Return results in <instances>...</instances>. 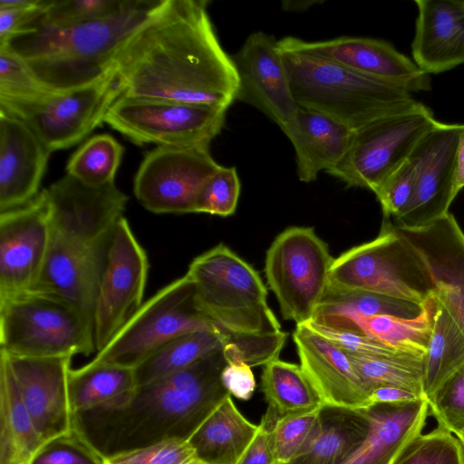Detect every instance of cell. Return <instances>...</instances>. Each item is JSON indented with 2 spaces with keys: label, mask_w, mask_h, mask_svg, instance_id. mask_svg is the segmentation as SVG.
Wrapping results in <instances>:
<instances>
[{
  "label": "cell",
  "mask_w": 464,
  "mask_h": 464,
  "mask_svg": "<svg viewBox=\"0 0 464 464\" xmlns=\"http://www.w3.org/2000/svg\"><path fill=\"white\" fill-rule=\"evenodd\" d=\"M436 300L433 294L412 318L393 315L334 316L312 320L342 330L362 334L399 352L425 355L431 335Z\"/></svg>",
  "instance_id": "obj_28"
},
{
  "label": "cell",
  "mask_w": 464,
  "mask_h": 464,
  "mask_svg": "<svg viewBox=\"0 0 464 464\" xmlns=\"http://www.w3.org/2000/svg\"><path fill=\"white\" fill-rule=\"evenodd\" d=\"M50 232L45 189L27 204L0 212V299L33 288L45 261Z\"/></svg>",
  "instance_id": "obj_17"
},
{
  "label": "cell",
  "mask_w": 464,
  "mask_h": 464,
  "mask_svg": "<svg viewBox=\"0 0 464 464\" xmlns=\"http://www.w3.org/2000/svg\"><path fill=\"white\" fill-rule=\"evenodd\" d=\"M366 388L399 387L426 399L423 392L424 356L398 354L365 356L347 353Z\"/></svg>",
  "instance_id": "obj_36"
},
{
  "label": "cell",
  "mask_w": 464,
  "mask_h": 464,
  "mask_svg": "<svg viewBox=\"0 0 464 464\" xmlns=\"http://www.w3.org/2000/svg\"><path fill=\"white\" fill-rule=\"evenodd\" d=\"M393 464H464V449L454 434L438 426L418 435Z\"/></svg>",
  "instance_id": "obj_39"
},
{
  "label": "cell",
  "mask_w": 464,
  "mask_h": 464,
  "mask_svg": "<svg viewBox=\"0 0 464 464\" xmlns=\"http://www.w3.org/2000/svg\"><path fill=\"white\" fill-rule=\"evenodd\" d=\"M421 304L362 290H336L327 287L312 320L334 316L393 315L417 316Z\"/></svg>",
  "instance_id": "obj_35"
},
{
  "label": "cell",
  "mask_w": 464,
  "mask_h": 464,
  "mask_svg": "<svg viewBox=\"0 0 464 464\" xmlns=\"http://www.w3.org/2000/svg\"><path fill=\"white\" fill-rule=\"evenodd\" d=\"M49 0H0V45L24 34L44 14Z\"/></svg>",
  "instance_id": "obj_48"
},
{
  "label": "cell",
  "mask_w": 464,
  "mask_h": 464,
  "mask_svg": "<svg viewBox=\"0 0 464 464\" xmlns=\"http://www.w3.org/2000/svg\"><path fill=\"white\" fill-rule=\"evenodd\" d=\"M230 57L238 78L235 102L257 109L280 128L289 122L299 105L278 41L262 31L254 32Z\"/></svg>",
  "instance_id": "obj_18"
},
{
  "label": "cell",
  "mask_w": 464,
  "mask_h": 464,
  "mask_svg": "<svg viewBox=\"0 0 464 464\" xmlns=\"http://www.w3.org/2000/svg\"><path fill=\"white\" fill-rule=\"evenodd\" d=\"M428 403L439 427L456 436L464 431V366L440 386Z\"/></svg>",
  "instance_id": "obj_45"
},
{
  "label": "cell",
  "mask_w": 464,
  "mask_h": 464,
  "mask_svg": "<svg viewBox=\"0 0 464 464\" xmlns=\"http://www.w3.org/2000/svg\"><path fill=\"white\" fill-rule=\"evenodd\" d=\"M201 330L219 331L198 308L194 285L185 275L143 303L112 340L88 363L134 369L166 342Z\"/></svg>",
  "instance_id": "obj_9"
},
{
  "label": "cell",
  "mask_w": 464,
  "mask_h": 464,
  "mask_svg": "<svg viewBox=\"0 0 464 464\" xmlns=\"http://www.w3.org/2000/svg\"><path fill=\"white\" fill-rule=\"evenodd\" d=\"M133 1L49 0L43 15L34 24L59 27L92 22L114 15Z\"/></svg>",
  "instance_id": "obj_38"
},
{
  "label": "cell",
  "mask_w": 464,
  "mask_h": 464,
  "mask_svg": "<svg viewBox=\"0 0 464 464\" xmlns=\"http://www.w3.org/2000/svg\"><path fill=\"white\" fill-rule=\"evenodd\" d=\"M44 442L73 428L68 395L72 357L27 358L0 352Z\"/></svg>",
  "instance_id": "obj_20"
},
{
  "label": "cell",
  "mask_w": 464,
  "mask_h": 464,
  "mask_svg": "<svg viewBox=\"0 0 464 464\" xmlns=\"http://www.w3.org/2000/svg\"><path fill=\"white\" fill-rule=\"evenodd\" d=\"M370 421L368 434L343 464H393L421 433L430 412L427 399L401 403H378L363 408Z\"/></svg>",
  "instance_id": "obj_25"
},
{
  "label": "cell",
  "mask_w": 464,
  "mask_h": 464,
  "mask_svg": "<svg viewBox=\"0 0 464 464\" xmlns=\"http://www.w3.org/2000/svg\"><path fill=\"white\" fill-rule=\"evenodd\" d=\"M0 352L27 358L96 352L93 320L53 296L26 291L0 299Z\"/></svg>",
  "instance_id": "obj_7"
},
{
  "label": "cell",
  "mask_w": 464,
  "mask_h": 464,
  "mask_svg": "<svg viewBox=\"0 0 464 464\" xmlns=\"http://www.w3.org/2000/svg\"><path fill=\"white\" fill-rule=\"evenodd\" d=\"M105 464H203L188 440L172 438L105 458Z\"/></svg>",
  "instance_id": "obj_44"
},
{
  "label": "cell",
  "mask_w": 464,
  "mask_h": 464,
  "mask_svg": "<svg viewBox=\"0 0 464 464\" xmlns=\"http://www.w3.org/2000/svg\"><path fill=\"white\" fill-rule=\"evenodd\" d=\"M254 440L237 464H277L270 443L269 431L259 423Z\"/></svg>",
  "instance_id": "obj_51"
},
{
  "label": "cell",
  "mask_w": 464,
  "mask_h": 464,
  "mask_svg": "<svg viewBox=\"0 0 464 464\" xmlns=\"http://www.w3.org/2000/svg\"><path fill=\"white\" fill-rule=\"evenodd\" d=\"M186 275L198 308L219 331L268 334L281 325L267 304V290L255 268L224 244L195 257Z\"/></svg>",
  "instance_id": "obj_6"
},
{
  "label": "cell",
  "mask_w": 464,
  "mask_h": 464,
  "mask_svg": "<svg viewBox=\"0 0 464 464\" xmlns=\"http://www.w3.org/2000/svg\"><path fill=\"white\" fill-rule=\"evenodd\" d=\"M164 0H134L125 10L99 20L67 25L34 24L0 46L8 47L52 92L90 84L112 69L131 36Z\"/></svg>",
  "instance_id": "obj_4"
},
{
  "label": "cell",
  "mask_w": 464,
  "mask_h": 464,
  "mask_svg": "<svg viewBox=\"0 0 464 464\" xmlns=\"http://www.w3.org/2000/svg\"><path fill=\"white\" fill-rule=\"evenodd\" d=\"M240 194V180L235 167L221 166L201 187L194 213L227 217L235 213Z\"/></svg>",
  "instance_id": "obj_40"
},
{
  "label": "cell",
  "mask_w": 464,
  "mask_h": 464,
  "mask_svg": "<svg viewBox=\"0 0 464 464\" xmlns=\"http://www.w3.org/2000/svg\"><path fill=\"white\" fill-rule=\"evenodd\" d=\"M251 368L245 362L227 363L221 380L230 395L241 401H248L253 396L256 382Z\"/></svg>",
  "instance_id": "obj_50"
},
{
  "label": "cell",
  "mask_w": 464,
  "mask_h": 464,
  "mask_svg": "<svg viewBox=\"0 0 464 464\" xmlns=\"http://www.w3.org/2000/svg\"><path fill=\"white\" fill-rule=\"evenodd\" d=\"M463 366L464 334L436 300L432 332L424 356L423 392L427 401Z\"/></svg>",
  "instance_id": "obj_34"
},
{
  "label": "cell",
  "mask_w": 464,
  "mask_h": 464,
  "mask_svg": "<svg viewBox=\"0 0 464 464\" xmlns=\"http://www.w3.org/2000/svg\"><path fill=\"white\" fill-rule=\"evenodd\" d=\"M148 271L146 252L122 217L114 229L94 307L97 353L112 340L143 304Z\"/></svg>",
  "instance_id": "obj_15"
},
{
  "label": "cell",
  "mask_w": 464,
  "mask_h": 464,
  "mask_svg": "<svg viewBox=\"0 0 464 464\" xmlns=\"http://www.w3.org/2000/svg\"><path fill=\"white\" fill-rule=\"evenodd\" d=\"M317 412L286 416L267 429L277 464H287L299 453L314 428Z\"/></svg>",
  "instance_id": "obj_46"
},
{
  "label": "cell",
  "mask_w": 464,
  "mask_h": 464,
  "mask_svg": "<svg viewBox=\"0 0 464 464\" xmlns=\"http://www.w3.org/2000/svg\"><path fill=\"white\" fill-rule=\"evenodd\" d=\"M278 47L296 103L332 117L353 132L419 102L411 92L396 85L323 58Z\"/></svg>",
  "instance_id": "obj_5"
},
{
  "label": "cell",
  "mask_w": 464,
  "mask_h": 464,
  "mask_svg": "<svg viewBox=\"0 0 464 464\" xmlns=\"http://www.w3.org/2000/svg\"><path fill=\"white\" fill-rule=\"evenodd\" d=\"M415 178V165L409 158L376 190L374 194L383 218H396L407 208L413 195Z\"/></svg>",
  "instance_id": "obj_47"
},
{
  "label": "cell",
  "mask_w": 464,
  "mask_h": 464,
  "mask_svg": "<svg viewBox=\"0 0 464 464\" xmlns=\"http://www.w3.org/2000/svg\"><path fill=\"white\" fill-rule=\"evenodd\" d=\"M261 389L267 410L260 423L268 430L281 418L314 412L324 404L301 366L278 358L265 365Z\"/></svg>",
  "instance_id": "obj_30"
},
{
  "label": "cell",
  "mask_w": 464,
  "mask_h": 464,
  "mask_svg": "<svg viewBox=\"0 0 464 464\" xmlns=\"http://www.w3.org/2000/svg\"><path fill=\"white\" fill-rule=\"evenodd\" d=\"M464 188V131L459 137L458 151L455 181L453 188V195L456 198L459 192Z\"/></svg>",
  "instance_id": "obj_53"
},
{
  "label": "cell",
  "mask_w": 464,
  "mask_h": 464,
  "mask_svg": "<svg viewBox=\"0 0 464 464\" xmlns=\"http://www.w3.org/2000/svg\"><path fill=\"white\" fill-rule=\"evenodd\" d=\"M259 429L235 406L231 395L188 439L203 464H237Z\"/></svg>",
  "instance_id": "obj_29"
},
{
  "label": "cell",
  "mask_w": 464,
  "mask_h": 464,
  "mask_svg": "<svg viewBox=\"0 0 464 464\" xmlns=\"http://www.w3.org/2000/svg\"><path fill=\"white\" fill-rule=\"evenodd\" d=\"M305 324L346 353L365 356H392L405 353L356 332L333 328L312 320Z\"/></svg>",
  "instance_id": "obj_49"
},
{
  "label": "cell",
  "mask_w": 464,
  "mask_h": 464,
  "mask_svg": "<svg viewBox=\"0 0 464 464\" xmlns=\"http://www.w3.org/2000/svg\"><path fill=\"white\" fill-rule=\"evenodd\" d=\"M45 190L51 209L50 242L30 291L61 299L93 320L114 229L128 197L115 183L92 187L67 174Z\"/></svg>",
  "instance_id": "obj_3"
},
{
  "label": "cell",
  "mask_w": 464,
  "mask_h": 464,
  "mask_svg": "<svg viewBox=\"0 0 464 464\" xmlns=\"http://www.w3.org/2000/svg\"><path fill=\"white\" fill-rule=\"evenodd\" d=\"M123 151L122 145L111 135H94L71 156L66 173L88 186L113 184Z\"/></svg>",
  "instance_id": "obj_37"
},
{
  "label": "cell",
  "mask_w": 464,
  "mask_h": 464,
  "mask_svg": "<svg viewBox=\"0 0 464 464\" xmlns=\"http://www.w3.org/2000/svg\"><path fill=\"white\" fill-rule=\"evenodd\" d=\"M328 287L362 290L421 304L433 294L424 263L390 218L379 235L334 259Z\"/></svg>",
  "instance_id": "obj_8"
},
{
  "label": "cell",
  "mask_w": 464,
  "mask_h": 464,
  "mask_svg": "<svg viewBox=\"0 0 464 464\" xmlns=\"http://www.w3.org/2000/svg\"><path fill=\"white\" fill-rule=\"evenodd\" d=\"M300 366L324 404L363 409L370 392L348 354L305 324L293 334Z\"/></svg>",
  "instance_id": "obj_22"
},
{
  "label": "cell",
  "mask_w": 464,
  "mask_h": 464,
  "mask_svg": "<svg viewBox=\"0 0 464 464\" xmlns=\"http://www.w3.org/2000/svg\"><path fill=\"white\" fill-rule=\"evenodd\" d=\"M227 110L169 100L120 96L104 122L136 145H208L220 133Z\"/></svg>",
  "instance_id": "obj_13"
},
{
  "label": "cell",
  "mask_w": 464,
  "mask_h": 464,
  "mask_svg": "<svg viewBox=\"0 0 464 464\" xmlns=\"http://www.w3.org/2000/svg\"><path fill=\"white\" fill-rule=\"evenodd\" d=\"M227 334L215 330H201L166 342L134 368L137 387L178 372L220 349Z\"/></svg>",
  "instance_id": "obj_33"
},
{
  "label": "cell",
  "mask_w": 464,
  "mask_h": 464,
  "mask_svg": "<svg viewBox=\"0 0 464 464\" xmlns=\"http://www.w3.org/2000/svg\"><path fill=\"white\" fill-rule=\"evenodd\" d=\"M29 464H105V458L73 427L44 442Z\"/></svg>",
  "instance_id": "obj_43"
},
{
  "label": "cell",
  "mask_w": 464,
  "mask_h": 464,
  "mask_svg": "<svg viewBox=\"0 0 464 464\" xmlns=\"http://www.w3.org/2000/svg\"><path fill=\"white\" fill-rule=\"evenodd\" d=\"M278 44L323 58L410 92L430 89V74L384 40L341 36L308 42L285 36L278 41Z\"/></svg>",
  "instance_id": "obj_19"
},
{
  "label": "cell",
  "mask_w": 464,
  "mask_h": 464,
  "mask_svg": "<svg viewBox=\"0 0 464 464\" xmlns=\"http://www.w3.org/2000/svg\"><path fill=\"white\" fill-rule=\"evenodd\" d=\"M220 165L209 146H157L147 152L134 177L137 200L156 214L194 213L197 196Z\"/></svg>",
  "instance_id": "obj_14"
},
{
  "label": "cell",
  "mask_w": 464,
  "mask_h": 464,
  "mask_svg": "<svg viewBox=\"0 0 464 464\" xmlns=\"http://www.w3.org/2000/svg\"><path fill=\"white\" fill-rule=\"evenodd\" d=\"M121 96L116 65L101 79L82 87L53 92L25 102H0V111L24 121L52 153L68 149L104 122Z\"/></svg>",
  "instance_id": "obj_12"
},
{
  "label": "cell",
  "mask_w": 464,
  "mask_h": 464,
  "mask_svg": "<svg viewBox=\"0 0 464 464\" xmlns=\"http://www.w3.org/2000/svg\"><path fill=\"white\" fill-rule=\"evenodd\" d=\"M137 388L134 369L111 364L70 369L68 395L72 415L98 408L117 407Z\"/></svg>",
  "instance_id": "obj_32"
},
{
  "label": "cell",
  "mask_w": 464,
  "mask_h": 464,
  "mask_svg": "<svg viewBox=\"0 0 464 464\" xmlns=\"http://www.w3.org/2000/svg\"><path fill=\"white\" fill-rule=\"evenodd\" d=\"M464 124L439 121L419 141L410 159L415 165L411 200L395 225L416 228L431 224L450 211L454 200L457 151Z\"/></svg>",
  "instance_id": "obj_16"
},
{
  "label": "cell",
  "mask_w": 464,
  "mask_h": 464,
  "mask_svg": "<svg viewBox=\"0 0 464 464\" xmlns=\"http://www.w3.org/2000/svg\"><path fill=\"white\" fill-rule=\"evenodd\" d=\"M425 399L410 391L395 386L374 388L369 395V406L378 403H401Z\"/></svg>",
  "instance_id": "obj_52"
},
{
  "label": "cell",
  "mask_w": 464,
  "mask_h": 464,
  "mask_svg": "<svg viewBox=\"0 0 464 464\" xmlns=\"http://www.w3.org/2000/svg\"><path fill=\"white\" fill-rule=\"evenodd\" d=\"M206 0H164L116 60L121 96L227 110L238 78L220 44Z\"/></svg>",
  "instance_id": "obj_1"
},
{
  "label": "cell",
  "mask_w": 464,
  "mask_h": 464,
  "mask_svg": "<svg viewBox=\"0 0 464 464\" xmlns=\"http://www.w3.org/2000/svg\"><path fill=\"white\" fill-rule=\"evenodd\" d=\"M334 259L312 227H292L275 238L265 272L283 318L296 324L313 319L328 287Z\"/></svg>",
  "instance_id": "obj_11"
},
{
  "label": "cell",
  "mask_w": 464,
  "mask_h": 464,
  "mask_svg": "<svg viewBox=\"0 0 464 464\" xmlns=\"http://www.w3.org/2000/svg\"><path fill=\"white\" fill-rule=\"evenodd\" d=\"M281 130L295 149L297 177L304 183L333 169L344 156L353 136L352 130L332 117L301 106Z\"/></svg>",
  "instance_id": "obj_26"
},
{
  "label": "cell",
  "mask_w": 464,
  "mask_h": 464,
  "mask_svg": "<svg viewBox=\"0 0 464 464\" xmlns=\"http://www.w3.org/2000/svg\"><path fill=\"white\" fill-rule=\"evenodd\" d=\"M369 428L363 409L324 404L303 448L287 464H343L363 442Z\"/></svg>",
  "instance_id": "obj_27"
},
{
  "label": "cell",
  "mask_w": 464,
  "mask_h": 464,
  "mask_svg": "<svg viewBox=\"0 0 464 464\" xmlns=\"http://www.w3.org/2000/svg\"><path fill=\"white\" fill-rule=\"evenodd\" d=\"M44 440L0 357V464H29Z\"/></svg>",
  "instance_id": "obj_31"
},
{
  "label": "cell",
  "mask_w": 464,
  "mask_h": 464,
  "mask_svg": "<svg viewBox=\"0 0 464 464\" xmlns=\"http://www.w3.org/2000/svg\"><path fill=\"white\" fill-rule=\"evenodd\" d=\"M223 347L163 379L138 386L127 401L72 415L73 427L104 457L167 439L188 440L230 393Z\"/></svg>",
  "instance_id": "obj_2"
},
{
  "label": "cell",
  "mask_w": 464,
  "mask_h": 464,
  "mask_svg": "<svg viewBox=\"0 0 464 464\" xmlns=\"http://www.w3.org/2000/svg\"><path fill=\"white\" fill-rule=\"evenodd\" d=\"M415 4L414 63L429 74L464 63V0H417Z\"/></svg>",
  "instance_id": "obj_24"
},
{
  "label": "cell",
  "mask_w": 464,
  "mask_h": 464,
  "mask_svg": "<svg viewBox=\"0 0 464 464\" xmlns=\"http://www.w3.org/2000/svg\"><path fill=\"white\" fill-rule=\"evenodd\" d=\"M438 122L430 108L420 102L379 118L353 132L344 156L326 173L347 188L375 193Z\"/></svg>",
  "instance_id": "obj_10"
},
{
  "label": "cell",
  "mask_w": 464,
  "mask_h": 464,
  "mask_svg": "<svg viewBox=\"0 0 464 464\" xmlns=\"http://www.w3.org/2000/svg\"><path fill=\"white\" fill-rule=\"evenodd\" d=\"M457 438L459 439V440L460 441V443L464 449V431L461 432L460 434L457 435Z\"/></svg>",
  "instance_id": "obj_54"
},
{
  "label": "cell",
  "mask_w": 464,
  "mask_h": 464,
  "mask_svg": "<svg viewBox=\"0 0 464 464\" xmlns=\"http://www.w3.org/2000/svg\"><path fill=\"white\" fill-rule=\"evenodd\" d=\"M287 334L281 331L268 334H228L223 345L227 363L245 362L250 367L266 365L277 359Z\"/></svg>",
  "instance_id": "obj_42"
},
{
  "label": "cell",
  "mask_w": 464,
  "mask_h": 464,
  "mask_svg": "<svg viewBox=\"0 0 464 464\" xmlns=\"http://www.w3.org/2000/svg\"><path fill=\"white\" fill-rule=\"evenodd\" d=\"M50 92L20 57L0 46V102L32 101Z\"/></svg>",
  "instance_id": "obj_41"
},
{
  "label": "cell",
  "mask_w": 464,
  "mask_h": 464,
  "mask_svg": "<svg viewBox=\"0 0 464 464\" xmlns=\"http://www.w3.org/2000/svg\"><path fill=\"white\" fill-rule=\"evenodd\" d=\"M427 267L433 295L464 334V232L451 213L421 227L396 226Z\"/></svg>",
  "instance_id": "obj_21"
},
{
  "label": "cell",
  "mask_w": 464,
  "mask_h": 464,
  "mask_svg": "<svg viewBox=\"0 0 464 464\" xmlns=\"http://www.w3.org/2000/svg\"><path fill=\"white\" fill-rule=\"evenodd\" d=\"M50 154L24 121L0 111V212L39 194Z\"/></svg>",
  "instance_id": "obj_23"
}]
</instances>
